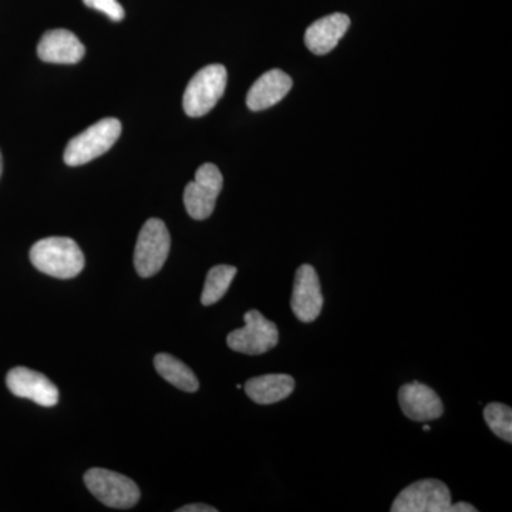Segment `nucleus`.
I'll list each match as a JSON object with an SVG mask.
<instances>
[{
	"label": "nucleus",
	"instance_id": "nucleus-22",
	"mask_svg": "<svg viewBox=\"0 0 512 512\" xmlns=\"http://www.w3.org/2000/svg\"><path fill=\"white\" fill-rule=\"evenodd\" d=\"M2 171H3V158H2V153H0V177H2Z\"/></svg>",
	"mask_w": 512,
	"mask_h": 512
},
{
	"label": "nucleus",
	"instance_id": "nucleus-19",
	"mask_svg": "<svg viewBox=\"0 0 512 512\" xmlns=\"http://www.w3.org/2000/svg\"><path fill=\"white\" fill-rule=\"evenodd\" d=\"M87 8L99 10L104 15L109 16L113 22H121L126 16L123 6L117 0H83Z\"/></svg>",
	"mask_w": 512,
	"mask_h": 512
},
{
	"label": "nucleus",
	"instance_id": "nucleus-8",
	"mask_svg": "<svg viewBox=\"0 0 512 512\" xmlns=\"http://www.w3.org/2000/svg\"><path fill=\"white\" fill-rule=\"evenodd\" d=\"M450 504V490L443 481L420 480L397 495L392 512H447Z\"/></svg>",
	"mask_w": 512,
	"mask_h": 512
},
{
	"label": "nucleus",
	"instance_id": "nucleus-18",
	"mask_svg": "<svg viewBox=\"0 0 512 512\" xmlns=\"http://www.w3.org/2000/svg\"><path fill=\"white\" fill-rule=\"evenodd\" d=\"M484 420L495 436L512 443V410L507 404L490 403L484 409Z\"/></svg>",
	"mask_w": 512,
	"mask_h": 512
},
{
	"label": "nucleus",
	"instance_id": "nucleus-1",
	"mask_svg": "<svg viewBox=\"0 0 512 512\" xmlns=\"http://www.w3.org/2000/svg\"><path fill=\"white\" fill-rule=\"evenodd\" d=\"M30 261L37 271L59 279H72L84 268V255L72 238L40 239L30 249Z\"/></svg>",
	"mask_w": 512,
	"mask_h": 512
},
{
	"label": "nucleus",
	"instance_id": "nucleus-3",
	"mask_svg": "<svg viewBox=\"0 0 512 512\" xmlns=\"http://www.w3.org/2000/svg\"><path fill=\"white\" fill-rule=\"evenodd\" d=\"M228 73L222 64H210L195 73L183 97L187 116L202 117L210 113L227 89Z\"/></svg>",
	"mask_w": 512,
	"mask_h": 512
},
{
	"label": "nucleus",
	"instance_id": "nucleus-13",
	"mask_svg": "<svg viewBox=\"0 0 512 512\" xmlns=\"http://www.w3.org/2000/svg\"><path fill=\"white\" fill-rule=\"evenodd\" d=\"M350 28V19L345 13H332L313 22L305 33V45L313 55L323 56L332 52Z\"/></svg>",
	"mask_w": 512,
	"mask_h": 512
},
{
	"label": "nucleus",
	"instance_id": "nucleus-20",
	"mask_svg": "<svg viewBox=\"0 0 512 512\" xmlns=\"http://www.w3.org/2000/svg\"><path fill=\"white\" fill-rule=\"evenodd\" d=\"M217 508L205 504H190L184 505L183 508H178L177 512H217Z\"/></svg>",
	"mask_w": 512,
	"mask_h": 512
},
{
	"label": "nucleus",
	"instance_id": "nucleus-6",
	"mask_svg": "<svg viewBox=\"0 0 512 512\" xmlns=\"http://www.w3.org/2000/svg\"><path fill=\"white\" fill-rule=\"evenodd\" d=\"M224 185L220 168L217 165L202 164L195 173V180L187 184L184 191V205L188 215L202 221L211 217Z\"/></svg>",
	"mask_w": 512,
	"mask_h": 512
},
{
	"label": "nucleus",
	"instance_id": "nucleus-12",
	"mask_svg": "<svg viewBox=\"0 0 512 512\" xmlns=\"http://www.w3.org/2000/svg\"><path fill=\"white\" fill-rule=\"evenodd\" d=\"M86 55V47L79 37L66 29L46 32L37 45V56L45 63L76 64Z\"/></svg>",
	"mask_w": 512,
	"mask_h": 512
},
{
	"label": "nucleus",
	"instance_id": "nucleus-4",
	"mask_svg": "<svg viewBox=\"0 0 512 512\" xmlns=\"http://www.w3.org/2000/svg\"><path fill=\"white\" fill-rule=\"evenodd\" d=\"M171 237L167 225L158 218H151L138 235L134 266L137 274L150 278L161 271L170 254Z\"/></svg>",
	"mask_w": 512,
	"mask_h": 512
},
{
	"label": "nucleus",
	"instance_id": "nucleus-2",
	"mask_svg": "<svg viewBox=\"0 0 512 512\" xmlns=\"http://www.w3.org/2000/svg\"><path fill=\"white\" fill-rule=\"evenodd\" d=\"M121 136V123L113 117L97 121L79 136L73 137L64 150V163L79 167L106 154Z\"/></svg>",
	"mask_w": 512,
	"mask_h": 512
},
{
	"label": "nucleus",
	"instance_id": "nucleus-7",
	"mask_svg": "<svg viewBox=\"0 0 512 512\" xmlns=\"http://www.w3.org/2000/svg\"><path fill=\"white\" fill-rule=\"evenodd\" d=\"M244 328L229 333V348L244 355H264L274 349L279 342V330L274 322L265 318L261 312L249 311L244 316Z\"/></svg>",
	"mask_w": 512,
	"mask_h": 512
},
{
	"label": "nucleus",
	"instance_id": "nucleus-9",
	"mask_svg": "<svg viewBox=\"0 0 512 512\" xmlns=\"http://www.w3.org/2000/svg\"><path fill=\"white\" fill-rule=\"evenodd\" d=\"M291 308L303 323L315 322L323 308L318 272L312 265L299 266L293 282Z\"/></svg>",
	"mask_w": 512,
	"mask_h": 512
},
{
	"label": "nucleus",
	"instance_id": "nucleus-16",
	"mask_svg": "<svg viewBox=\"0 0 512 512\" xmlns=\"http://www.w3.org/2000/svg\"><path fill=\"white\" fill-rule=\"evenodd\" d=\"M154 366H156L158 375L167 380L168 383L173 384L177 389L188 393H194L200 389L197 376L194 375L190 367L178 360L177 357L160 353V355L154 357Z\"/></svg>",
	"mask_w": 512,
	"mask_h": 512
},
{
	"label": "nucleus",
	"instance_id": "nucleus-23",
	"mask_svg": "<svg viewBox=\"0 0 512 512\" xmlns=\"http://www.w3.org/2000/svg\"><path fill=\"white\" fill-rule=\"evenodd\" d=\"M423 430L426 431V433H429V431L431 430L429 426H424L423 427Z\"/></svg>",
	"mask_w": 512,
	"mask_h": 512
},
{
	"label": "nucleus",
	"instance_id": "nucleus-21",
	"mask_svg": "<svg viewBox=\"0 0 512 512\" xmlns=\"http://www.w3.org/2000/svg\"><path fill=\"white\" fill-rule=\"evenodd\" d=\"M447 512H477V508L467 503L450 504Z\"/></svg>",
	"mask_w": 512,
	"mask_h": 512
},
{
	"label": "nucleus",
	"instance_id": "nucleus-10",
	"mask_svg": "<svg viewBox=\"0 0 512 512\" xmlns=\"http://www.w3.org/2000/svg\"><path fill=\"white\" fill-rule=\"evenodd\" d=\"M10 392L22 399H29L39 406L53 407L59 402V389L42 373L28 367H15L6 376Z\"/></svg>",
	"mask_w": 512,
	"mask_h": 512
},
{
	"label": "nucleus",
	"instance_id": "nucleus-15",
	"mask_svg": "<svg viewBox=\"0 0 512 512\" xmlns=\"http://www.w3.org/2000/svg\"><path fill=\"white\" fill-rule=\"evenodd\" d=\"M295 390V380L292 376L264 375L252 377L245 383V393L249 399L258 404H274L282 402L286 397L291 396Z\"/></svg>",
	"mask_w": 512,
	"mask_h": 512
},
{
	"label": "nucleus",
	"instance_id": "nucleus-11",
	"mask_svg": "<svg viewBox=\"0 0 512 512\" xmlns=\"http://www.w3.org/2000/svg\"><path fill=\"white\" fill-rule=\"evenodd\" d=\"M399 403L404 416L413 421L436 420L444 412L439 394L419 382L403 384L400 387Z\"/></svg>",
	"mask_w": 512,
	"mask_h": 512
},
{
	"label": "nucleus",
	"instance_id": "nucleus-17",
	"mask_svg": "<svg viewBox=\"0 0 512 512\" xmlns=\"http://www.w3.org/2000/svg\"><path fill=\"white\" fill-rule=\"evenodd\" d=\"M235 275H237L235 266L217 265L211 268L201 295L202 305L211 306L220 302L234 281Z\"/></svg>",
	"mask_w": 512,
	"mask_h": 512
},
{
	"label": "nucleus",
	"instance_id": "nucleus-14",
	"mask_svg": "<svg viewBox=\"0 0 512 512\" xmlns=\"http://www.w3.org/2000/svg\"><path fill=\"white\" fill-rule=\"evenodd\" d=\"M292 86L291 76L279 69L269 70L262 74L249 89L248 109L252 111L271 109L285 99L286 94L291 92Z\"/></svg>",
	"mask_w": 512,
	"mask_h": 512
},
{
	"label": "nucleus",
	"instance_id": "nucleus-5",
	"mask_svg": "<svg viewBox=\"0 0 512 512\" xmlns=\"http://www.w3.org/2000/svg\"><path fill=\"white\" fill-rule=\"evenodd\" d=\"M90 493L110 508L127 510L140 500V488L131 478L104 468H92L84 474Z\"/></svg>",
	"mask_w": 512,
	"mask_h": 512
}]
</instances>
